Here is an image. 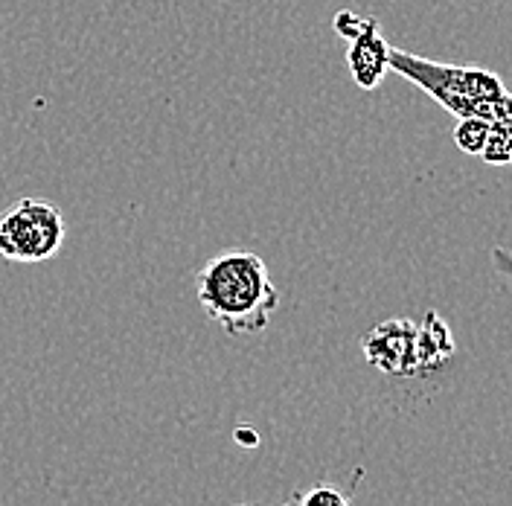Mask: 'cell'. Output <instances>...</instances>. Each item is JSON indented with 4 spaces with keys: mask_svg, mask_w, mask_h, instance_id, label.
<instances>
[{
    "mask_svg": "<svg viewBox=\"0 0 512 506\" xmlns=\"http://www.w3.org/2000/svg\"><path fill=\"white\" fill-rule=\"evenodd\" d=\"M195 288L207 317L233 338L265 332L280 306V291L265 259L239 248L207 259L195 277Z\"/></svg>",
    "mask_w": 512,
    "mask_h": 506,
    "instance_id": "1",
    "label": "cell"
},
{
    "mask_svg": "<svg viewBox=\"0 0 512 506\" xmlns=\"http://www.w3.org/2000/svg\"><path fill=\"white\" fill-rule=\"evenodd\" d=\"M390 70L440 102L457 120L478 117L512 137V94L498 73L483 67L434 62L399 47H390Z\"/></svg>",
    "mask_w": 512,
    "mask_h": 506,
    "instance_id": "2",
    "label": "cell"
},
{
    "mask_svg": "<svg viewBox=\"0 0 512 506\" xmlns=\"http://www.w3.org/2000/svg\"><path fill=\"white\" fill-rule=\"evenodd\" d=\"M62 213L38 198H21L0 216V256L18 265H35L56 256L64 242Z\"/></svg>",
    "mask_w": 512,
    "mask_h": 506,
    "instance_id": "3",
    "label": "cell"
},
{
    "mask_svg": "<svg viewBox=\"0 0 512 506\" xmlns=\"http://www.w3.org/2000/svg\"><path fill=\"white\" fill-rule=\"evenodd\" d=\"M361 352H364L367 364H373L387 376H399V379L419 376L416 323L408 317H393V320L373 326L361 341Z\"/></svg>",
    "mask_w": 512,
    "mask_h": 506,
    "instance_id": "4",
    "label": "cell"
},
{
    "mask_svg": "<svg viewBox=\"0 0 512 506\" xmlns=\"http://www.w3.org/2000/svg\"><path fill=\"white\" fill-rule=\"evenodd\" d=\"M347 64L358 88L373 91L382 85V79L390 70V44L382 35L376 18H364V27L350 38Z\"/></svg>",
    "mask_w": 512,
    "mask_h": 506,
    "instance_id": "5",
    "label": "cell"
},
{
    "mask_svg": "<svg viewBox=\"0 0 512 506\" xmlns=\"http://www.w3.org/2000/svg\"><path fill=\"white\" fill-rule=\"evenodd\" d=\"M454 338L451 329L437 312H425L422 323H416V358H419V373L440 370L448 358L454 355Z\"/></svg>",
    "mask_w": 512,
    "mask_h": 506,
    "instance_id": "6",
    "label": "cell"
},
{
    "mask_svg": "<svg viewBox=\"0 0 512 506\" xmlns=\"http://www.w3.org/2000/svg\"><path fill=\"white\" fill-rule=\"evenodd\" d=\"M486 137H489V123H483L478 117H463L454 128V143L466 155H480Z\"/></svg>",
    "mask_w": 512,
    "mask_h": 506,
    "instance_id": "7",
    "label": "cell"
},
{
    "mask_svg": "<svg viewBox=\"0 0 512 506\" xmlns=\"http://www.w3.org/2000/svg\"><path fill=\"white\" fill-rule=\"evenodd\" d=\"M294 506H352V501L344 489L329 486V483H318L309 492L294 495Z\"/></svg>",
    "mask_w": 512,
    "mask_h": 506,
    "instance_id": "8",
    "label": "cell"
},
{
    "mask_svg": "<svg viewBox=\"0 0 512 506\" xmlns=\"http://www.w3.org/2000/svg\"><path fill=\"white\" fill-rule=\"evenodd\" d=\"M480 158L486 160V163H495V166H504V163H510L512 160V137L507 131H501V128H492L489 126V137H486V143H483V152H480Z\"/></svg>",
    "mask_w": 512,
    "mask_h": 506,
    "instance_id": "9",
    "label": "cell"
},
{
    "mask_svg": "<svg viewBox=\"0 0 512 506\" xmlns=\"http://www.w3.org/2000/svg\"><path fill=\"white\" fill-rule=\"evenodd\" d=\"M332 27H335V32H338L341 38H347V41H350L352 35L364 27V15H358V12H352V9H341V12L335 15Z\"/></svg>",
    "mask_w": 512,
    "mask_h": 506,
    "instance_id": "10",
    "label": "cell"
},
{
    "mask_svg": "<svg viewBox=\"0 0 512 506\" xmlns=\"http://www.w3.org/2000/svg\"><path fill=\"white\" fill-rule=\"evenodd\" d=\"M492 265H495V271L510 283L512 288V251H507V248H492Z\"/></svg>",
    "mask_w": 512,
    "mask_h": 506,
    "instance_id": "11",
    "label": "cell"
},
{
    "mask_svg": "<svg viewBox=\"0 0 512 506\" xmlns=\"http://www.w3.org/2000/svg\"><path fill=\"white\" fill-rule=\"evenodd\" d=\"M239 506H254V504H239ZM283 506H294V498H291V501H288V504H283Z\"/></svg>",
    "mask_w": 512,
    "mask_h": 506,
    "instance_id": "12",
    "label": "cell"
}]
</instances>
